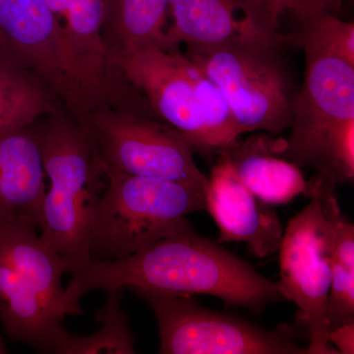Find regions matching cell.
I'll list each match as a JSON object with an SVG mask.
<instances>
[{"label":"cell","mask_w":354,"mask_h":354,"mask_svg":"<svg viewBox=\"0 0 354 354\" xmlns=\"http://www.w3.org/2000/svg\"><path fill=\"white\" fill-rule=\"evenodd\" d=\"M127 288L138 295H212L254 312L285 299L279 283L198 234L188 221L139 252L121 259L93 260L83 271L73 274L62 297V313H82L80 300L88 291Z\"/></svg>","instance_id":"cell-1"},{"label":"cell","mask_w":354,"mask_h":354,"mask_svg":"<svg viewBox=\"0 0 354 354\" xmlns=\"http://www.w3.org/2000/svg\"><path fill=\"white\" fill-rule=\"evenodd\" d=\"M109 62L192 150L220 153L243 134L218 88L178 48L132 51Z\"/></svg>","instance_id":"cell-2"},{"label":"cell","mask_w":354,"mask_h":354,"mask_svg":"<svg viewBox=\"0 0 354 354\" xmlns=\"http://www.w3.org/2000/svg\"><path fill=\"white\" fill-rule=\"evenodd\" d=\"M41 142L50 188L41 207L39 237L66 260L69 272L76 274L92 262L91 225L108 174L94 139L83 125L55 120L41 130Z\"/></svg>","instance_id":"cell-3"},{"label":"cell","mask_w":354,"mask_h":354,"mask_svg":"<svg viewBox=\"0 0 354 354\" xmlns=\"http://www.w3.org/2000/svg\"><path fill=\"white\" fill-rule=\"evenodd\" d=\"M26 220L0 221V321L13 341L57 353L68 330L62 301L66 260Z\"/></svg>","instance_id":"cell-4"},{"label":"cell","mask_w":354,"mask_h":354,"mask_svg":"<svg viewBox=\"0 0 354 354\" xmlns=\"http://www.w3.org/2000/svg\"><path fill=\"white\" fill-rule=\"evenodd\" d=\"M304 53L290 137L274 141L272 153L298 167H313L335 184L353 180L354 66L332 55Z\"/></svg>","instance_id":"cell-5"},{"label":"cell","mask_w":354,"mask_h":354,"mask_svg":"<svg viewBox=\"0 0 354 354\" xmlns=\"http://www.w3.org/2000/svg\"><path fill=\"white\" fill-rule=\"evenodd\" d=\"M286 36L239 37L186 44V57L218 88L242 133L290 128L297 91L279 50Z\"/></svg>","instance_id":"cell-6"},{"label":"cell","mask_w":354,"mask_h":354,"mask_svg":"<svg viewBox=\"0 0 354 354\" xmlns=\"http://www.w3.org/2000/svg\"><path fill=\"white\" fill-rule=\"evenodd\" d=\"M205 195L187 184L108 174L91 225V259H121L152 245L206 209Z\"/></svg>","instance_id":"cell-7"},{"label":"cell","mask_w":354,"mask_h":354,"mask_svg":"<svg viewBox=\"0 0 354 354\" xmlns=\"http://www.w3.org/2000/svg\"><path fill=\"white\" fill-rule=\"evenodd\" d=\"M0 50L50 88L85 123L109 85L84 65L46 0H0Z\"/></svg>","instance_id":"cell-8"},{"label":"cell","mask_w":354,"mask_h":354,"mask_svg":"<svg viewBox=\"0 0 354 354\" xmlns=\"http://www.w3.org/2000/svg\"><path fill=\"white\" fill-rule=\"evenodd\" d=\"M309 204L291 218L279 247V288L297 305V321L306 329L309 354H339L328 342L326 320L334 261L332 223L315 191L307 190Z\"/></svg>","instance_id":"cell-9"},{"label":"cell","mask_w":354,"mask_h":354,"mask_svg":"<svg viewBox=\"0 0 354 354\" xmlns=\"http://www.w3.org/2000/svg\"><path fill=\"white\" fill-rule=\"evenodd\" d=\"M160 330V354H309L298 342L297 327L267 330L205 308L191 297L143 293Z\"/></svg>","instance_id":"cell-10"},{"label":"cell","mask_w":354,"mask_h":354,"mask_svg":"<svg viewBox=\"0 0 354 354\" xmlns=\"http://www.w3.org/2000/svg\"><path fill=\"white\" fill-rule=\"evenodd\" d=\"M83 127L94 139L106 174L152 177L206 192L208 177L195 162L192 148L167 123L102 106Z\"/></svg>","instance_id":"cell-11"},{"label":"cell","mask_w":354,"mask_h":354,"mask_svg":"<svg viewBox=\"0 0 354 354\" xmlns=\"http://www.w3.org/2000/svg\"><path fill=\"white\" fill-rule=\"evenodd\" d=\"M206 211L218 230V242H243L256 257L278 252L283 227L270 205L239 180L232 165L218 157L208 177Z\"/></svg>","instance_id":"cell-12"},{"label":"cell","mask_w":354,"mask_h":354,"mask_svg":"<svg viewBox=\"0 0 354 354\" xmlns=\"http://www.w3.org/2000/svg\"><path fill=\"white\" fill-rule=\"evenodd\" d=\"M31 127L0 134V221L26 220L39 228L46 176L41 131Z\"/></svg>","instance_id":"cell-13"},{"label":"cell","mask_w":354,"mask_h":354,"mask_svg":"<svg viewBox=\"0 0 354 354\" xmlns=\"http://www.w3.org/2000/svg\"><path fill=\"white\" fill-rule=\"evenodd\" d=\"M172 24L165 30V50L179 44H214L239 37L278 34L274 25L256 16L237 17V12L263 16L244 0H171Z\"/></svg>","instance_id":"cell-14"},{"label":"cell","mask_w":354,"mask_h":354,"mask_svg":"<svg viewBox=\"0 0 354 354\" xmlns=\"http://www.w3.org/2000/svg\"><path fill=\"white\" fill-rule=\"evenodd\" d=\"M274 141L252 137L218 153L232 165L239 180L263 202L281 205L307 194L308 183L300 167L272 151Z\"/></svg>","instance_id":"cell-15"},{"label":"cell","mask_w":354,"mask_h":354,"mask_svg":"<svg viewBox=\"0 0 354 354\" xmlns=\"http://www.w3.org/2000/svg\"><path fill=\"white\" fill-rule=\"evenodd\" d=\"M65 38L84 65L109 85L104 27L111 0H46Z\"/></svg>","instance_id":"cell-16"},{"label":"cell","mask_w":354,"mask_h":354,"mask_svg":"<svg viewBox=\"0 0 354 354\" xmlns=\"http://www.w3.org/2000/svg\"><path fill=\"white\" fill-rule=\"evenodd\" d=\"M171 0H111L104 27L109 59L140 50H165V25Z\"/></svg>","instance_id":"cell-17"},{"label":"cell","mask_w":354,"mask_h":354,"mask_svg":"<svg viewBox=\"0 0 354 354\" xmlns=\"http://www.w3.org/2000/svg\"><path fill=\"white\" fill-rule=\"evenodd\" d=\"M31 72L0 50V134L30 127L50 113L48 95Z\"/></svg>","instance_id":"cell-18"},{"label":"cell","mask_w":354,"mask_h":354,"mask_svg":"<svg viewBox=\"0 0 354 354\" xmlns=\"http://www.w3.org/2000/svg\"><path fill=\"white\" fill-rule=\"evenodd\" d=\"M121 291H109L106 304L95 313L102 325L99 332L90 337L68 333L57 353H135V335L121 308Z\"/></svg>","instance_id":"cell-19"},{"label":"cell","mask_w":354,"mask_h":354,"mask_svg":"<svg viewBox=\"0 0 354 354\" xmlns=\"http://www.w3.org/2000/svg\"><path fill=\"white\" fill-rule=\"evenodd\" d=\"M297 34L288 37V43L297 44L304 53L341 58L354 66V23L319 12L300 21Z\"/></svg>","instance_id":"cell-20"},{"label":"cell","mask_w":354,"mask_h":354,"mask_svg":"<svg viewBox=\"0 0 354 354\" xmlns=\"http://www.w3.org/2000/svg\"><path fill=\"white\" fill-rule=\"evenodd\" d=\"M326 320L329 330L344 324L354 323V269L346 267L335 258L333 261Z\"/></svg>","instance_id":"cell-21"},{"label":"cell","mask_w":354,"mask_h":354,"mask_svg":"<svg viewBox=\"0 0 354 354\" xmlns=\"http://www.w3.org/2000/svg\"><path fill=\"white\" fill-rule=\"evenodd\" d=\"M328 342L335 344L339 354L354 353V323L344 324L329 330Z\"/></svg>","instance_id":"cell-22"},{"label":"cell","mask_w":354,"mask_h":354,"mask_svg":"<svg viewBox=\"0 0 354 354\" xmlns=\"http://www.w3.org/2000/svg\"><path fill=\"white\" fill-rule=\"evenodd\" d=\"M6 353V344H4L3 339H2L1 335H0V354Z\"/></svg>","instance_id":"cell-23"}]
</instances>
